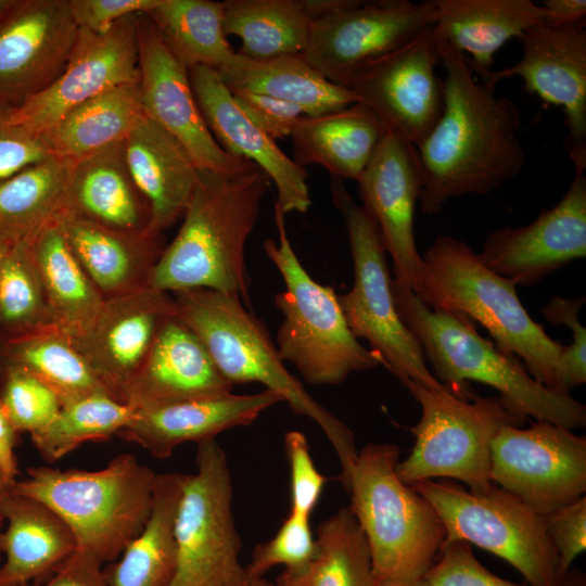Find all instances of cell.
<instances>
[{
	"label": "cell",
	"instance_id": "6da1fadb",
	"mask_svg": "<svg viewBox=\"0 0 586 586\" xmlns=\"http://www.w3.org/2000/svg\"><path fill=\"white\" fill-rule=\"evenodd\" d=\"M436 42L446 73L444 106L417 146L422 176L419 204L429 215L440 213L450 199L497 190L519 175L525 162L517 104L496 93L497 82L476 77L467 55L437 34Z\"/></svg>",
	"mask_w": 586,
	"mask_h": 586
},
{
	"label": "cell",
	"instance_id": "7a4b0ae2",
	"mask_svg": "<svg viewBox=\"0 0 586 586\" xmlns=\"http://www.w3.org/2000/svg\"><path fill=\"white\" fill-rule=\"evenodd\" d=\"M270 182L258 167L235 176L200 170L181 226L154 267L151 286L171 294L208 289L238 295L249 306L245 243Z\"/></svg>",
	"mask_w": 586,
	"mask_h": 586
},
{
	"label": "cell",
	"instance_id": "3957f363",
	"mask_svg": "<svg viewBox=\"0 0 586 586\" xmlns=\"http://www.w3.org/2000/svg\"><path fill=\"white\" fill-rule=\"evenodd\" d=\"M392 289L397 311L433 375L455 395L470 396L468 381H475L497 390L507 411L521 423L532 417L570 430L586 425L583 403L536 381L517 356L500 352L464 315L432 309L394 280Z\"/></svg>",
	"mask_w": 586,
	"mask_h": 586
},
{
	"label": "cell",
	"instance_id": "277c9868",
	"mask_svg": "<svg viewBox=\"0 0 586 586\" xmlns=\"http://www.w3.org/2000/svg\"><path fill=\"white\" fill-rule=\"evenodd\" d=\"M176 316L202 342L225 380L260 383L292 411L314 421L332 445L345 489L358 450L353 431L316 400L285 367L266 326L238 295L208 289L171 294Z\"/></svg>",
	"mask_w": 586,
	"mask_h": 586
},
{
	"label": "cell",
	"instance_id": "5b68a950",
	"mask_svg": "<svg viewBox=\"0 0 586 586\" xmlns=\"http://www.w3.org/2000/svg\"><path fill=\"white\" fill-rule=\"evenodd\" d=\"M421 259L413 292L423 304L477 322L500 352L522 359L536 381L553 388L563 345L533 320L510 279L492 271L469 244L451 235H437Z\"/></svg>",
	"mask_w": 586,
	"mask_h": 586
},
{
	"label": "cell",
	"instance_id": "8992f818",
	"mask_svg": "<svg viewBox=\"0 0 586 586\" xmlns=\"http://www.w3.org/2000/svg\"><path fill=\"white\" fill-rule=\"evenodd\" d=\"M156 474L135 455L120 454L95 471L29 467L10 491L49 506L73 532L76 549L104 563L120 557L141 533Z\"/></svg>",
	"mask_w": 586,
	"mask_h": 586
},
{
	"label": "cell",
	"instance_id": "52a82bcc",
	"mask_svg": "<svg viewBox=\"0 0 586 586\" xmlns=\"http://www.w3.org/2000/svg\"><path fill=\"white\" fill-rule=\"evenodd\" d=\"M399 447L368 443L349 474L351 510L371 552L375 581L422 578L446 542L430 501L396 473Z\"/></svg>",
	"mask_w": 586,
	"mask_h": 586
},
{
	"label": "cell",
	"instance_id": "ba28073f",
	"mask_svg": "<svg viewBox=\"0 0 586 586\" xmlns=\"http://www.w3.org/2000/svg\"><path fill=\"white\" fill-rule=\"evenodd\" d=\"M275 220L279 242L268 238L263 247L284 283L275 296L282 314L275 344L282 360L315 385L340 384L353 372L377 368L380 358L352 333L333 286L315 281L297 258L277 208Z\"/></svg>",
	"mask_w": 586,
	"mask_h": 586
},
{
	"label": "cell",
	"instance_id": "9c48e42d",
	"mask_svg": "<svg viewBox=\"0 0 586 586\" xmlns=\"http://www.w3.org/2000/svg\"><path fill=\"white\" fill-rule=\"evenodd\" d=\"M330 192L343 216L353 260V286L337 295L352 333L368 342L405 387L413 382L449 390L430 371L418 341L397 311L387 253L374 219L355 202L342 180L331 178Z\"/></svg>",
	"mask_w": 586,
	"mask_h": 586
},
{
	"label": "cell",
	"instance_id": "30bf717a",
	"mask_svg": "<svg viewBox=\"0 0 586 586\" xmlns=\"http://www.w3.org/2000/svg\"><path fill=\"white\" fill-rule=\"evenodd\" d=\"M421 406L419 422L409 428L415 436L410 454L396 464L402 482L457 480L473 493H485L491 481V445L504 424H522L498 396L459 397L449 390L418 383L406 387Z\"/></svg>",
	"mask_w": 586,
	"mask_h": 586
},
{
	"label": "cell",
	"instance_id": "8fae6325",
	"mask_svg": "<svg viewBox=\"0 0 586 586\" xmlns=\"http://www.w3.org/2000/svg\"><path fill=\"white\" fill-rule=\"evenodd\" d=\"M426 498L446 528V540H463L504 559L530 586H562L558 553L546 515L496 486L473 493L450 480L411 485Z\"/></svg>",
	"mask_w": 586,
	"mask_h": 586
},
{
	"label": "cell",
	"instance_id": "7c38bea8",
	"mask_svg": "<svg viewBox=\"0 0 586 586\" xmlns=\"http://www.w3.org/2000/svg\"><path fill=\"white\" fill-rule=\"evenodd\" d=\"M195 463L176 513L177 569L169 586H228L244 574L228 459L214 438L198 444Z\"/></svg>",
	"mask_w": 586,
	"mask_h": 586
},
{
	"label": "cell",
	"instance_id": "4fadbf2b",
	"mask_svg": "<svg viewBox=\"0 0 586 586\" xmlns=\"http://www.w3.org/2000/svg\"><path fill=\"white\" fill-rule=\"evenodd\" d=\"M489 476L546 515L585 496L586 437L547 421L504 424L491 445Z\"/></svg>",
	"mask_w": 586,
	"mask_h": 586
},
{
	"label": "cell",
	"instance_id": "5bb4252c",
	"mask_svg": "<svg viewBox=\"0 0 586 586\" xmlns=\"http://www.w3.org/2000/svg\"><path fill=\"white\" fill-rule=\"evenodd\" d=\"M434 24L432 0H358L315 21L300 55L329 81L344 87L357 71Z\"/></svg>",
	"mask_w": 586,
	"mask_h": 586
},
{
	"label": "cell",
	"instance_id": "9a60e30c",
	"mask_svg": "<svg viewBox=\"0 0 586 586\" xmlns=\"http://www.w3.org/2000/svg\"><path fill=\"white\" fill-rule=\"evenodd\" d=\"M434 25L406 44L357 71L345 84L386 129L416 148L429 136L444 106V80Z\"/></svg>",
	"mask_w": 586,
	"mask_h": 586
},
{
	"label": "cell",
	"instance_id": "2e32d148",
	"mask_svg": "<svg viewBox=\"0 0 586 586\" xmlns=\"http://www.w3.org/2000/svg\"><path fill=\"white\" fill-rule=\"evenodd\" d=\"M138 69L145 116L184 148L199 170L235 176L257 168L217 143L195 101L188 68L167 49L144 14L139 22Z\"/></svg>",
	"mask_w": 586,
	"mask_h": 586
},
{
	"label": "cell",
	"instance_id": "e0dca14e",
	"mask_svg": "<svg viewBox=\"0 0 586 586\" xmlns=\"http://www.w3.org/2000/svg\"><path fill=\"white\" fill-rule=\"evenodd\" d=\"M522 56L513 65L476 77L498 82L520 77L528 92L560 106L568 135L564 149L575 173L586 169V28L585 22L551 27L544 23L518 38Z\"/></svg>",
	"mask_w": 586,
	"mask_h": 586
},
{
	"label": "cell",
	"instance_id": "ac0fdd59",
	"mask_svg": "<svg viewBox=\"0 0 586 586\" xmlns=\"http://www.w3.org/2000/svg\"><path fill=\"white\" fill-rule=\"evenodd\" d=\"M142 14L97 34L78 28L62 74L43 91L12 109V118L44 135L68 111L114 87L138 80V35Z\"/></svg>",
	"mask_w": 586,
	"mask_h": 586
},
{
	"label": "cell",
	"instance_id": "d6986e66",
	"mask_svg": "<svg viewBox=\"0 0 586 586\" xmlns=\"http://www.w3.org/2000/svg\"><path fill=\"white\" fill-rule=\"evenodd\" d=\"M68 0H15L0 16V104L20 106L64 71L78 36Z\"/></svg>",
	"mask_w": 586,
	"mask_h": 586
},
{
	"label": "cell",
	"instance_id": "ffe728a7",
	"mask_svg": "<svg viewBox=\"0 0 586 586\" xmlns=\"http://www.w3.org/2000/svg\"><path fill=\"white\" fill-rule=\"evenodd\" d=\"M492 271L530 286L586 256V176L575 173L562 199L522 227L491 232L477 253Z\"/></svg>",
	"mask_w": 586,
	"mask_h": 586
},
{
	"label": "cell",
	"instance_id": "44dd1931",
	"mask_svg": "<svg viewBox=\"0 0 586 586\" xmlns=\"http://www.w3.org/2000/svg\"><path fill=\"white\" fill-rule=\"evenodd\" d=\"M357 183L362 206L374 219L391 256L394 282L413 291L422 265L413 233L422 186L417 148L386 129Z\"/></svg>",
	"mask_w": 586,
	"mask_h": 586
},
{
	"label": "cell",
	"instance_id": "7402d4cb",
	"mask_svg": "<svg viewBox=\"0 0 586 586\" xmlns=\"http://www.w3.org/2000/svg\"><path fill=\"white\" fill-rule=\"evenodd\" d=\"M174 315L173 296L146 286L104 300L90 328L71 339L109 394L123 403L162 324Z\"/></svg>",
	"mask_w": 586,
	"mask_h": 586
},
{
	"label": "cell",
	"instance_id": "603a6c76",
	"mask_svg": "<svg viewBox=\"0 0 586 586\" xmlns=\"http://www.w3.org/2000/svg\"><path fill=\"white\" fill-rule=\"evenodd\" d=\"M188 74L200 112L217 143L269 177L277 189L275 208L281 214L307 212L311 201L305 169L243 114L215 69L193 66Z\"/></svg>",
	"mask_w": 586,
	"mask_h": 586
},
{
	"label": "cell",
	"instance_id": "cb8c5ba5",
	"mask_svg": "<svg viewBox=\"0 0 586 586\" xmlns=\"http://www.w3.org/2000/svg\"><path fill=\"white\" fill-rule=\"evenodd\" d=\"M282 397L263 390L254 394L228 393L135 410L131 421L116 435L145 449L157 459L169 457L187 442L214 440L229 429L252 424Z\"/></svg>",
	"mask_w": 586,
	"mask_h": 586
},
{
	"label": "cell",
	"instance_id": "d4e9b609",
	"mask_svg": "<svg viewBox=\"0 0 586 586\" xmlns=\"http://www.w3.org/2000/svg\"><path fill=\"white\" fill-rule=\"evenodd\" d=\"M231 392L200 339L174 315L162 324L123 403L142 410Z\"/></svg>",
	"mask_w": 586,
	"mask_h": 586
},
{
	"label": "cell",
	"instance_id": "484cf974",
	"mask_svg": "<svg viewBox=\"0 0 586 586\" xmlns=\"http://www.w3.org/2000/svg\"><path fill=\"white\" fill-rule=\"evenodd\" d=\"M56 225L104 300L151 286L163 234L118 231L66 213Z\"/></svg>",
	"mask_w": 586,
	"mask_h": 586
},
{
	"label": "cell",
	"instance_id": "4316f807",
	"mask_svg": "<svg viewBox=\"0 0 586 586\" xmlns=\"http://www.w3.org/2000/svg\"><path fill=\"white\" fill-rule=\"evenodd\" d=\"M65 213L118 231L150 233L151 207L129 170L124 141L75 161Z\"/></svg>",
	"mask_w": 586,
	"mask_h": 586
},
{
	"label": "cell",
	"instance_id": "83f0119b",
	"mask_svg": "<svg viewBox=\"0 0 586 586\" xmlns=\"http://www.w3.org/2000/svg\"><path fill=\"white\" fill-rule=\"evenodd\" d=\"M0 532V586H27L48 579L75 552L76 538L63 519L43 502L7 495Z\"/></svg>",
	"mask_w": 586,
	"mask_h": 586
},
{
	"label": "cell",
	"instance_id": "f1b7e54d",
	"mask_svg": "<svg viewBox=\"0 0 586 586\" xmlns=\"http://www.w3.org/2000/svg\"><path fill=\"white\" fill-rule=\"evenodd\" d=\"M124 150L129 170L151 207L150 233L163 234L182 218L200 170L184 148L146 116L124 140Z\"/></svg>",
	"mask_w": 586,
	"mask_h": 586
},
{
	"label": "cell",
	"instance_id": "f546056e",
	"mask_svg": "<svg viewBox=\"0 0 586 586\" xmlns=\"http://www.w3.org/2000/svg\"><path fill=\"white\" fill-rule=\"evenodd\" d=\"M386 128L361 102L330 113L301 116L290 133L294 162L319 165L331 178L357 181L375 154Z\"/></svg>",
	"mask_w": 586,
	"mask_h": 586
},
{
	"label": "cell",
	"instance_id": "4dcf8cb0",
	"mask_svg": "<svg viewBox=\"0 0 586 586\" xmlns=\"http://www.w3.org/2000/svg\"><path fill=\"white\" fill-rule=\"evenodd\" d=\"M436 34L467 56L477 76L491 72L496 52L528 27L544 23L532 0H432Z\"/></svg>",
	"mask_w": 586,
	"mask_h": 586
},
{
	"label": "cell",
	"instance_id": "1f68e13d",
	"mask_svg": "<svg viewBox=\"0 0 586 586\" xmlns=\"http://www.w3.org/2000/svg\"><path fill=\"white\" fill-rule=\"evenodd\" d=\"M224 31L241 39L239 54L262 61L298 55L313 23L339 8L337 0H226Z\"/></svg>",
	"mask_w": 586,
	"mask_h": 586
},
{
	"label": "cell",
	"instance_id": "d6a6232c",
	"mask_svg": "<svg viewBox=\"0 0 586 586\" xmlns=\"http://www.w3.org/2000/svg\"><path fill=\"white\" fill-rule=\"evenodd\" d=\"M75 161L51 156L0 182V243H30L65 213Z\"/></svg>",
	"mask_w": 586,
	"mask_h": 586
},
{
	"label": "cell",
	"instance_id": "836d02e7",
	"mask_svg": "<svg viewBox=\"0 0 586 586\" xmlns=\"http://www.w3.org/2000/svg\"><path fill=\"white\" fill-rule=\"evenodd\" d=\"M216 72L231 93L265 94L297 105L307 116L330 113L359 102L352 90L329 81L300 54L262 61L242 56L234 65Z\"/></svg>",
	"mask_w": 586,
	"mask_h": 586
},
{
	"label": "cell",
	"instance_id": "e575fe53",
	"mask_svg": "<svg viewBox=\"0 0 586 586\" xmlns=\"http://www.w3.org/2000/svg\"><path fill=\"white\" fill-rule=\"evenodd\" d=\"M187 474H156L151 513L141 533L104 573L110 586H169L177 569L176 513Z\"/></svg>",
	"mask_w": 586,
	"mask_h": 586
},
{
	"label": "cell",
	"instance_id": "d590c367",
	"mask_svg": "<svg viewBox=\"0 0 586 586\" xmlns=\"http://www.w3.org/2000/svg\"><path fill=\"white\" fill-rule=\"evenodd\" d=\"M144 116L138 78L75 106L43 137L53 156L78 161L124 141Z\"/></svg>",
	"mask_w": 586,
	"mask_h": 586
},
{
	"label": "cell",
	"instance_id": "8d00e7d4",
	"mask_svg": "<svg viewBox=\"0 0 586 586\" xmlns=\"http://www.w3.org/2000/svg\"><path fill=\"white\" fill-rule=\"evenodd\" d=\"M54 326L69 337L85 333L95 320L104 298L79 264L55 224L30 243Z\"/></svg>",
	"mask_w": 586,
	"mask_h": 586
},
{
	"label": "cell",
	"instance_id": "74e56055",
	"mask_svg": "<svg viewBox=\"0 0 586 586\" xmlns=\"http://www.w3.org/2000/svg\"><path fill=\"white\" fill-rule=\"evenodd\" d=\"M144 15L187 68L205 66L221 71L242 59L224 31L222 1L158 0Z\"/></svg>",
	"mask_w": 586,
	"mask_h": 586
},
{
	"label": "cell",
	"instance_id": "f35d334b",
	"mask_svg": "<svg viewBox=\"0 0 586 586\" xmlns=\"http://www.w3.org/2000/svg\"><path fill=\"white\" fill-rule=\"evenodd\" d=\"M367 538L349 507L323 520L315 536V552L304 565L283 570L278 586H374Z\"/></svg>",
	"mask_w": 586,
	"mask_h": 586
},
{
	"label": "cell",
	"instance_id": "ab89813d",
	"mask_svg": "<svg viewBox=\"0 0 586 586\" xmlns=\"http://www.w3.org/2000/svg\"><path fill=\"white\" fill-rule=\"evenodd\" d=\"M2 353L5 367L33 374L55 393L62 406L109 394L72 339L55 327L8 337Z\"/></svg>",
	"mask_w": 586,
	"mask_h": 586
},
{
	"label": "cell",
	"instance_id": "60d3db41",
	"mask_svg": "<svg viewBox=\"0 0 586 586\" xmlns=\"http://www.w3.org/2000/svg\"><path fill=\"white\" fill-rule=\"evenodd\" d=\"M133 416L131 407L109 394H93L63 405L30 438L40 456L52 463L87 442L116 435Z\"/></svg>",
	"mask_w": 586,
	"mask_h": 586
},
{
	"label": "cell",
	"instance_id": "b9f144b4",
	"mask_svg": "<svg viewBox=\"0 0 586 586\" xmlns=\"http://www.w3.org/2000/svg\"><path fill=\"white\" fill-rule=\"evenodd\" d=\"M0 323L9 337L55 327L29 243L9 247L2 260Z\"/></svg>",
	"mask_w": 586,
	"mask_h": 586
},
{
	"label": "cell",
	"instance_id": "7bdbcfd3",
	"mask_svg": "<svg viewBox=\"0 0 586 586\" xmlns=\"http://www.w3.org/2000/svg\"><path fill=\"white\" fill-rule=\"evenodd\" d=\"M0 403L16 433L30 434L50 423L62 407L44 383L13 367L4 368Z\"/></svg>",
	"mask_w": 586,
	"mask_h": 586
},
{
	"label": "cell",
	"instance_id": "ee69618b",
	"mask_svg": "<svg viewBox=\"0 0 586 586\" xmlns=\"http://www.w3.org/2000/svg\"><path fill=\"white\" fill-rule=\"evenodd\" d=\"M309 519L290 512L277 533L253 550L244 566L249 577H264L272 568L297 569L307 563L315 552V536Z\"/></svg>",
	"mask_w": 586,
	"mask_h": 586
},
{
	"label": "cell",
	"instance_id": "f6af8a7d",
	"mask_svg": "<svg viewBox=\"0 0 586 586\" xmlns=\"http://www.w3.org/2000/svg\"><path fill=\"white\" fill-rule=\"evenodd\" d=\"M585 297L568 298L555 295L540 308L542 315L552 326H566L572 332V342L563 346L555 368L553 390L571 394L576 386L586 382V328L578 319Z\"/></svg>",
	"mask_w": 586,
	"mask_h": 586
},
{
	"label": "cell",
	"instance_id": "bcb514c9",
	"mask_svg": "<svg viewBox=\"0 0 586 586\" xmlns=\"http://www.w3.org/2000/svg\"><path fill=\"white\" fill-rule=\"evenodd\" d=\"M422 578L428 586H530L492 573L463 540H446Z\"/></svg>",
	"mask_w": 586,
	"mask_h": 586
},
{
	"label": "cell",
	"instance_id": "7dc6e473",
	"mask_svg": "<svg viewBox=\"0 0 586 586\" xmlns=\"http://www.w3.org/2000/svg\"><path fill=\"white\" fill-rule=\"evenodd\" d=\"M283 445L290 468V512L310 518L327 480L315 466L303 432L296 430L286 432Z\"/></svg>",
	"mask_w": 586,
	"mask_h": 586
},
{
	"label": "cell",
	"instance_id": "c3c4849f",
	"mask_svg": "<svg viewBox=\"0 0 586 586\" xmlns=\"http://www.w3.org/2000/svg\"><path fill=\"white\" fill-rule=\"evenodd\" d=\"M12 109L0 104V182L53 156L43 135L16 123Z\"/></svg>",
	"mask_w": 586,
	"mask_h": 586
},
{
	"label": "cell",
	"instance_id": "681fc988",
	"mask_svg": "<svg viewBox=\"0 0 586 586\" xmlns=\"http://www.w3.org/2000/svg\"><path fill=\"white\" fill-rule=\"evenodd\" d=\"M546 526L564 581L574 560L586 549V497L546 514Z\"/></svg>",
	"mask_w": 586,
	"mask_h": 586
},
{
	"label": "cell",
	"instance_id": "f907efd6",
	"mask_svg": "<svg viewBox=\"0 0 586 586\" xmlns=\"http://www.w3.org/2000/svg\"><path fill=\"white\" fill-rule=\"evenodd\" d=\"M231 94L243 114L273 140L290 137L295 122L305 115L297 105L265 94L247 91Z\"/></svg>",
	"mask_w": 586,
	"mask_h": 586
},
{
	"label": "cell",
	"instance_id": "816d5d0a",
	"mask_svg": "<svg viewBox=\"0 0 586 586\" xmlns=\"http://www.w3.org/2000/svg\"><path fill=\"white\" fill-rule=\"evenodd\" d=\"M158 0H68L72 17L78 28L101 34L118 21L148 13Z\"/></svg>",
	"mask_w": 586,
	"mask_h": 586
},
{
	"label": "cell",
	"instance_id": "f5cc1de1",
	"mask_svg": "<svg viewBox=\"0 0 586 586\" xmlns=\"http://www.w3.org/2000/svg\"><path fill=\"white\" fill-rule=\"evenodd\" d=\"M102 562L90 552H75L48 579L27 586H110Z\"/></svg>",
	"mask_w": 586,
	"mask_h": 586
},
{
	"label": "cell",
	"instance_id": "db71d44e",
	"mask_svg": "<svg viewBox=\"0 0 586 586\" xmlns=\"http://www.w3.org/2000/svg\"><path fill=\"white\" fill-rule=\"evenodd\" d=\"M545 21L544 24L558 27L585 22V0H546L540 4Z\"/></svg>",
	"mask_w": 586,
	"mask_h": 586
},
{
	"label": "cell",
	"instance_id": "11a10c76",
	"mask_svg": "<svg viewBox=\"0 0 586 586\" xmlns=\"http://www.w3.org/2000/svg\"><path fill=\"white\" fill-rule=\"evenodd\" d=\"M16 434L0 403V468L12 481L16 480L18 473L14 451Z\"/></svg>",
	"mask_w": 586,
	"mask_h": 586
},
{
	"label": "cell",
	"instance_id": "9f6ffc18",
	"mask_svg": "<svg viewBox=\"0 0 586 586\" xmlns=\"http://www.w3.org/2000/svg\"><path fill=\"white\" fill-rule=\"evenodd\" d=\"M228 586H278L265 577H249L245 573Z\"/></svg>",
	"mask_w": 586,
	"mask_h": 586
},
{
	"label": "cell",
	"instance_id": "6f0895ef",
	"mask_svg": "<svg viewBox=\"0 0 586 586\" xmlns=\"http://www.w3.org/2000/svg\"><path fill=\"white\" fill-rule=\"evenodd\" d=\"M562 586H586V575L577 569H571L566 574Z\"/></svg>",
	"mask_w": 586,
	"mask_h": 586
},
{
	"label": "cell",
	"instance_id": "680465c9",
	"mask_svg": "<svg viewBox=\"0 0 586 586\" xmlns=\"http://www.w3.org/2000/svg\"><path fill=\"white\" fill-rule=\"evenodd\" d=\"M374 586H428L423 578L416 579H385L375 582Z\"/></svg>",
	"mask_w": 586,
	"mask_h": 586
},
{
	"label": "cell",
	"instance_id": "91938a15",
	"mask_svg": "<svg viewBox=\"0 0 586 586\" xmlns=\"http://www.w3.org/2000/svg\"><path fill=\"white\" fill-rule=\"evenodd\" d=\"M14 481L10 480L3 470L0 468V521L2 518V507L7 495L10 493L11 485Z\"/></svg>",
	"mask_w": 586,
	"mask_h": 586
},
{
	"label": "cell",
	"instance_id": "94428289",
	"mask_svg": "<svg viewBox=\"0 0 586 586\" xmlns=\"http://www.w3.org/2000/svg\"><path fill=\"white\" fill-rule=\"evenodd\" d=\"M15 0H0V16L4 14L13 4Z\"/></svg>",
	"mask_w": 586,
	"mask_h": 586
},
{
	"label": "cell",
	"instance_id": "6125c7cd",
	"mask_svg": "<svg viewBox=\"0 0 586 586\" xmlns=\"http://www.w3.org/2000/svg\"><path fill=\"white\" fill-rule=\"evenodd\" d=\"M9 247L0 243V268Z\"/></svg>",
	"mask_w": 586,
	"mask_h": 586
},
{
	"label": "cell",
	"instance_id": "be15d7a7",
	"mask_svg": "<svg viewBox=\"0 0 586 586\" xmlns=\"http://www.w3.org/2000/svg\"><path fill=\"white\" fill-rule=\"evenodd\" d=\"M3 521H0V527L2 526Z\"/></svg>",
	"mask_w": 586,
	"mask_h": 586
},
{
	"label": "cell",
	"instance_id": "e7e4bbea",
	"mask_svg": "<svg viewBox=\"0 0 586 586\" xmlns=\"http://www.w3.org/2000/svg\"><path fill=\"white\" fill-rule=\"evenodd\" d=\"M3 15V14H2Z\"/></svg>",
	"mask_w": 586,
	"mask_h": 586
}]
</instances>
